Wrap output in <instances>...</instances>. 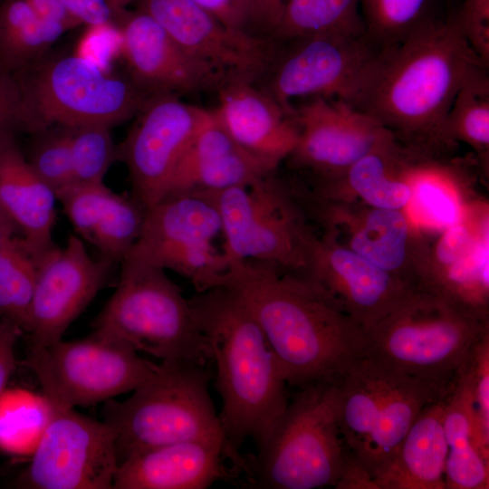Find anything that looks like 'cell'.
I'll list each match as a JSON object with an SVG mask.
<instances>
[{"instance_id":"1","label":"cell","mask_w":489,"mask_h":489,"mask_svg":"<svg viewBox=\"0 0 489 489\" xmlns=\"http://www.w3.org/2000/svg\"><path fill=\"white\" fill-rule=\"evenodd\" d=\"M481 67L455 17L427 18L401 42L383 48L367 88L353 105L384 126L408 151L441 157L446 113Z\"/></svg>"},{"instance_id":"2","label":"cell","mask_w":489,"mask_h":489,"mask_svg":"<svg viewBox=\"0 0 489 489\" xmlns=\"http://www.w3.org/2000/svg\"><path fill=\"white\" fill-rule=\"evenodd\" d=\"M223 286L253 314L288 386L336 382L365 357V330L296 274L240 262Z\"/></svg>"},{"instance_id":"3","label":"cell","mask_w":489,"mask_h":489,"mask_svg":"<svg viewBox=\"0 0 489 489\" xmlns=\"http://www.w3.org/2000/svg\"><path fill=\"white\" fill-rule=\"evenodd\" d=\"M189 299L216 362L225 436L237 452L247 439L257 447L289 402L277 360L253 314L232 290L221 286Z\"/></svg>"},{"instance_id":"4","label":"cell","mask_w":489,"mask_h":489,"mask_svg":"<svg viewBox=\"0 0 489 489\" xmlns=\"http://www.w3.org/2000/svg\"><path fill=\"white\" fill-rule=\"evenodd\" d=\"M207 366L161 362L125 400L104 402L103 421L112 429L119 465L161 446L203 440L221 446L238 477L247 455L235 451L223 431L209 392Z\"/></svg>"},{"instance_id":"5","label":"cell","mask_w":489,"mask_h":489,"mask_svg":"<svg viewBox=\"0 0 489 489\" xmlns=\"http://www.w3.org/2000/svg\"><path fill=\"white\" fill-rule=\"evenodd\" d=\"M487 332L489 318L418 288L365 330L364 358L396 374L448 384Z\"/></svg>"},{"instance_id":"6","label":"cell","mask_w":489,"mask_h":489,"mask_svg":"<svg viewBox=\"0 0 489 489\" xmlns=\"http://www.w3.org/2000/svg\"><path fill=\"white\" fill-rule=\"evenodd\" d=\"M117 287L94 319L95 331L161 362L207 366L212 358L190 299L167 271L125 258Z\"/></svg>"},{"instance_id":"7","label":"cell","mask_w":489,"mask_h":489,"mask_svg":"<svg viewBox=\"0 0 489 489\" xmlns=\"http://www.w3.org/2000/svg\"><path fill=\"white\" fill-rule=\"evenodd\" d=\"M338 381L310 385L289 400L283 413L247 456L250 488L315 489L335 486L347 447L337 421Z\"/></svg>"},{"instance_id":"8","label":"cell","mask_w":489,"mask_h":489,"mask_svg":"<svg viewBox=\"0 0 489 489\" xmlns=\"http://www.w3.org/2000/svg\"><path fill=\"white\" fill-rule=\"evenodd\" d=\"M14 75L30 135L52 126L112 128L137 116L149 98L129 78L79 53L50 51Z\"/></svg>"},{"instance_id":"9","label":"cell","mask_w":489,"mask_h":489,"mask_svg":"<svg viewBox=\"0 0 489 489\" xmlns=\"http://www.w3.org/2000/svg\"><path fill=\"white\" fill-rule=\"evenodd\" d=\"M272 172L209 196L219 213L230 264L256 262L300 275L313 229L293 189Z\"/></svg>"},{"instance_id":"10","label":"cell","mask_w":489,"mask_h":489,"mask_svg":"<svg viewBox=\"0 0 489 489\" xmlns=\"http://www.w3.org/2000/svg\"><path fill=\"white\" fill-rule=\"evenodd\" d=\"M24 364L36 376L48 408L60 410L133 391L158 366L129 345L95 331L82 340L29 347Z\"/></svg>"},{"instance_id":"11","label":"cell","mask_w":489,"mask_h":489,"mask_svg":"<svg viewBox=\"0 0 489 489\" xmlns=\"http://www.w3.org/2000/svg\"><path fill=\"white\" fill-rule=\"evenodd\" d=\"M382 50L367 32L278 43L262 88L290 114L292 101L300 98L339 99L353 106L371 80Z\"/></svg>"},{"instance_id":"12","label":"cell","mask_w":489,"mask_h":489,"mask_svg":"<svg viewBox=\"0 0 489 489\" xmlns=\"http://www.w3.org/2000/svg\"><path fill=\"white\" fill-rule=\"evenodd\" d=\"M222 234L213 199L204 194L168 196L146 210L140 235L125 258L172 271L197 293L225 284L230 264L216 245ZM124 258V259H125Z\"/></svg>"},{"instance_id":"13","label":"cell","mask_w":489,"mask_h":489,"mask_svg":"<svg viewBox=\"0 0 489 489\" xmlns=\"http://www.w3.org/2000/svg\"><path fill=\"white\" fill-rule=\"evenodd\" d=\"M321 234L352 250L412 289L421 288L429 238L405 210L369 206L360 200L296 194Z\"/></svg>"},{"instance_id":"14","label":"cell","mask_w":489,"mask_h":489,"mask_svg":"<svg viewBox=\"0 0 489 489\" xmlns=\"http://www.w3.org/2000/svg\"><path fill=\"white\" fill-rule=\"evenodd\" d=\"M119 467L111 427L70 409H51L18 479L30 489H113Z\"/></svg>"},{"instance_id":"15","label":"cell","mask_w":489,"mask_h":489,"mask_svg":"<svg viewBox=\"0 0 489 489\" xmlns=\"http://www.w3.org/2000/svg\"><path fill=\"white\" fill-rule=\"evenodd\" d=\"M207 110L175 94L149 96L118 145L127 167L131 196L148 210L168 193L175 171Z\"/></svg>"},{"instance_id":"16","label":"cell","mask_w":489,"mask_h":489,"mask_svg":"<svg viewBox=\"0 0 489 489\" xmlns=\"http://www.w3.org/2000/svg\"><path fill=\"white\" fill-rule=\"evenodd\" d=\"M297 142L288 157L316 181L333 178L394 136L376 119L339 99L315 97L292 109Z\"/></svg>"},{"instance_id":"17","label":"cell","mask_w":489,"mask_h":489,"mask_svg":"<svg viewBox=\"0 0 489 489\" xmlns=\"http://www.w3.org/2000/svg\"><path fill=\"white\" fill-rule=\"evenodd\" d=\"M187 54L225 81L258 82L267 72L278 43L235 32L192 0H137Z\"/></svg>"},{"instance_id":"18","label":"cell","mask_w":489,"mask_h":489,"mask_svg":"<svg viewBox=\"0 0 489 489\" xmlns=\"http://www.w3.org/2000/svg\"><path fill=\"white\" fill-rule=\"evenodd\" d=\"M114 263L89 254L83 240L70 235L37 264L30 310L29 347L62 340L69 326L110 281Z\"/></svg>"},{"instance_id":"19","label":"cell","mask_w":489,"mask_h":489,"mask_svg":"<svg viewBox=\"0 0 489 489\" xmlns=\"http://www.w3.org/2000/svg\"><path fill=\"white\" fill-rule=\"evenodd\" d=\"M367 330L416 289L331 238L310 235L305 268L298 275Z\"/></svg>"},{"instance_id":"20","label":"cell","mask_w":489,"mask_h":489,"mask_svg":"<svg viewBox=\"0 0 489 489\" xmlns=\"http://www.w3.org/2000/svg\"><path fill=\"white\" fill-rule=\"evenodd\" d=\"M428 244L421 288L489 318V210L468 200L462 219Z\"/></svg>"},{"instance_id":"21","label":"cell","mask_w":489,"mask_h":489,"mask_svg":"<svg viewBox=\"0 0 489 489\" xmlns=\"http://www.w3.org/2000/svg\"><path fill=\"white\" fill-rule=\"evenodd\" d=\"M119 50L130 81L146 95L217 91L226 81L182 50L144 11H126L116 23Z\"/></svg>"},{"instance_id":"22","label":"cell","mask_w":489,"mask_h":489,"mask_svg":"<svg viewBox=\"0 0 489 489\" xmlns=\"http://www.w3.org/2000/svg\"><path fill=\"white\" fill-rule=\"evenodd\" d=\"M216 91L212 110L241 148L275 168L288 158L298 139L292 114L251 81L228 80Z\"/></svg>"},{"instance_id":"23","label":"cell","mask_w":489,"mask_h":489,"mask_svg":"<svg viewBox=\"0 0 489 489\" xmlns=\"http://www.w3.org/2000/svg\"><path fill=\"white\" fill-rule=\"evenodd\" d=\"M276 168L241 148L213 110H207L175 171L166 197L216 194L251 184Z\"/></svg>"},{"instance_id":"24","label":"cell","mask_w":489,"mask_h":489,"mask_svg":"<svg viewBox=\"0 0 489 489\" xmlns=\"http://www.w3.org/2000/svg\"><path fill=\"white\" fill-rule=\"evenodd\" d=\"M238 476L219 445L189 440L137 454L122 462L113 489H204Z\"/></svg>"},{"instance_id":"25","label":"cell","mask_w":489,"mask_h":489,"mask_svg":"<svg viewBox=\"0 0 489 489\" xmlns=\"http://www.w3.org/2000/svg\"><path fill=\"white\" fill-rule=\"evenodd\" d=\"M56 193L34 172L16 134L0 135V206L38 262L56 245Z\"/></svg>"},{"instance_id":"26","label":"cell","mask_w":489,"mask_h":489,"mask_svg":"<svg viewBox=\"0 0 489 489\" xmlns=\"http://www.w3.org/2000/svg\"><path fill=\"white\" fill-rule=\"evenodd\" d=\"M448 392L420 411L391 460L373 479L377 489H446L444 412Z\"/></svg>"},{"instance_id":"27","label":"cell","mask_w":489,"mask_h":489,"mask_svg":"<svg viewBox=\"0 0 489 489\" xmlns=\"http://www.w3.org/2000/svg\"><path fill=\"white\" fill-rule=\"evenodd\" d=\"M401 146L397 140L362 157L340 175L316 181L311 193L322 198L360 200L369 206L404 210L411 188L400 173Z\"/></svg>"},{"instance_id":"28","label":"cell","mask_w":489,"mask_h":489,"mask_svg":"<svg viewBox=\"0 0 489 489\" xmlns=\"http://www.w3.org/2000/svg\"><path fill=\"white\" fill-rule=\"evenodd\" d=\"M444 430L446 489H488L489 453L478 442L470 407L454 379L446 398Z\"/></svg>"},{"instance_id":"29","label":"cell","mask_w":489,"mask_h":489,"mask_svg":"<svg viewBox=\"0 0 489 489\" xmlns=\"http://www.w3.org/2000/svg\"><path fill=\"white\" fill-rule=\"evenodd\" d=\"M360 0H286L272 38L277 43L365 33Z\"/></svg>"},{"instance_id":"30","label":"cell","mask_w":489,"mask_h":489,"mask_svg":"<svg viewBox=\"0 0 489 489\" xmlns=\"http://www.w3.org/2000/svg\"><path fill=\"white\" fill-rule=\"evenodd\" d=\"M64 33L43 22L25 0L0 4V64L13 73L45 56Z\"/></svg>"},{"instance_id":"31","label":"cell","mask_w":489,"mask_h":489,"mask_svg":"<svg viewBox=\"0 0 489 489\" xmlns=\"http://www.w3.org/2000/svg\"><path fill=\"white\" fill-rule=\"evenodd\" d=\"M486 67L473 72L456 93L442 126L450 148L461 141L470 146L484 173L489 165V78Z\"/></svg>"},{"instance_id":"32","label":"cell","mask_w":489,"mask_h":489,"mask_svg":"<svg viewBox=\"0 0 489 489\" xmlns=\"http://www.w3.org/2000/svg\"><path fill=\"white\" fill-rule=\"evenodd\" d=\"M37 263L20 236L0 244V319L28 332Z\"/></svg>"},{"instance_id":"33","label":"cell","mask_w":489,"mask_h":489,"mask_svg":"<svg viewBox=\"0 0 489 489\" xmlns=\"http://www.w3.org/2000/svg\"><path fill=\"white\" fill-rule=\"evenodd\" d=\"M146 210L130 195L111 191L101 210L88 243L97 248L101 258L120 263L137 242Z\"/></svg>"},{"instance_id":"34","label":"cell","mask_w":489,"mask_h":489,"mask_svg":"<svg viewBox=\"0 0 489 489\" xmlns=\"http://www.w3.org/2000/svg\"><path fill=\"white\" fill-rule=\"evenodd\" d=\"M431 0H360L365 29L380 48L401 42L427 19Z\"/></svg>"},{"instance_id":"35","label":"cell","mask_w":489,"mask_h":489,"mask_svg":"<svg viewBox=\"0 0 489 489\" xmlns=\"http://www.w3.org/2000/svg\"><path fill=\"white\" fill-rule=\"evenodd\" d=\"M110 129L100 124L69 128L73 184L104 182L109 168L118 160V145Z\"/></svg>"},{"instance_id":"36","label":"cell","mask_w":489,"mask_h":489,"mask_svg":"<svg viewBox=\"0 0 489 489\" xmlns=\"http://www.w3.org/2000/svg\"><path fill=\"white\" fill-rule=\"evenodd\" d=\"M454 382L470 407L478 442L489 453V332L472 347Z\"/></svg>"},{"instance_id":"37","label":"cell","mask_w":489,"mask_h":489,"mask_svg":"<svg viewBox=\"0 0 489 489\" xmlns=\"http://www.w3.org/2000/svg\"><path fill=\"white\" fill-rule=\"evenodd\" d=\"M29 164L55 193L73 184L69 128L52 126L31 134Z\"/></svg>"},{"instance_id":"38","label":"cell","mask_w":489,"mask_h":489,"mask_svg":"<svg viewBox=\"0 0 489 489\" xmlns=\"http://www.w3.org/2000/svg\"><path fill=\"white\" fill-rule=\"evenodd\" d=\"M192 1L235 32L272 40L262 0Z\"/></svg>"},{"instance_id":"39","label":"cell","mask_w":489,"mask_h":489,"mask_svg":"<svg viewBox=\"0 0 489 489\" xmlns=\"http://www.w3.org/2000/svg\"><path fill=\"white\" fill-rule=\"evenodd\" d=\"M455 19L466 41L484 62L489 63V0H463Z\"/></svg>"},{"instance_id":"40","label":"cell","mask_w":489,"mask_h":489,"mask_svg":"<svg viewBox=\"0 0 489 489\" xmlns=\"http://www.w3.org/2000/svg\"><path fill=\"white\" fill-rule=\"evenodd\" d=\"M28 133L20 86L14 73L0 64V135Z\"/></svg>"},{"instance_id":"41","label":"cell","mask_w":489,"mask_h":489,"mask_svg":"<svg viewBox=\"0 0 489 489\" xmlns=\"http://www.w3.org/2000/svg\"><path fill=\"white\" fill-rule=\"evenodd\" d=\"M72 16L88 27L116 25L127 6L137 0H61Z\"/></svg>"},{"instance_id":"42","label":"cell","mask_w":489,"mask_h":489,"mask_svg":"<svg viewBox=\"0 0 489 489\" xmlns=\"http://www.w3.org/2000/svg\"><path fill=\"white\" fill-rule=\"evenodd\" d=\"M21 333L14 322L0 319V398L15 367L14 346Z\"/></svg>"},{"instance_id":"43","label":"cell","mask_w":489,"mask_h":489,"mask_svg":"<svg viewBox=\"0 0 489 489\" xmlns=\"http://www.w3.org/2000/svg\"><path fill=\"white\" fill-rule=\"evenodd\" d=\"M43 22L63 33L81 24L72 16L61 0H25Z\"/></svg>"},{"instance_id":"44","label":"cell","mask_w":489,"mask_h":489,"mask_svg":"<svg viewBox=\"0 0 489 489\" xmlns=\"http://www.w3.org/2000/svg\"><path fill=\"white\" fill-rule=\"evenodd\" d=\"M334 488L377 489V486L368 470L347 450L342 471Z\"/></svg>"},{"instance_id":"45","label":"cell","mask_w":489,"mask_h":489,"mask_svg":"<svg viewBox=\"0 0 489 489\" xmlns=\"http://www.w3.org/2000/svg\"><path fill=\"white\" fill-rule=\"evenodd\" d=\"M285 1L286 0H262L264 14L271 29V36L277 24Z\"/></svg>"},{"instance_id":"46","label":"cell","mask_w":489,"mask_h":489,"mask_svg":"<svg viewBox=\"0 0 489 489\" xmlns=\"http://www.w3.org/2000/svg\"><path fill=\"white\" fill-rule=\"evenodd\" d=\"M18 233L15 225L0 206V244Z\"/></svg>"},{"instance_id":"47","label":"cell","mask_w":489,"mask_h":489,"mask_svg":"<svg viewBox=\"0 0 489 489\" xmlns=\"http://www.w3.org/2000/svg\"><path fill=\"white\" fill-rule=\"evenodd\" d=\"M4 0H0V4L3 2Z\"/></svg>"}]
</instances>
